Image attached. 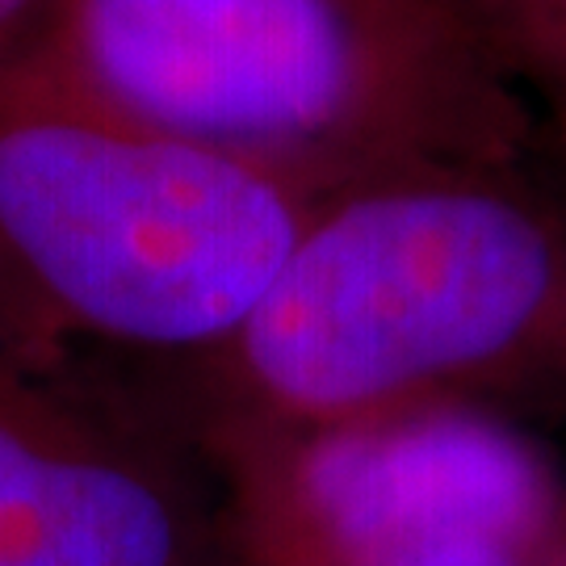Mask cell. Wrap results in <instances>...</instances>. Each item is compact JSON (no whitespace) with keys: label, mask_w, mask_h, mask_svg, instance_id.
<instances>
[{"label":"cell","mask_w":566,"mask_h":566,"mask_svg":"<svg viewBox=\"0 0 566 566\" xmlns=\"http://www.w3.org/2000/svg\"><path fill=\"white\" fill-rule=\"evenodd\" d=\"M39 4H51V0H0V30H9L21 18H30Z\"/></svg>","instance_id":"9c48e42d"},{"label":"cell","mask_w":566,"mask_h":566,"mask_svg":"<svg viewBox=\"0 0 566 566\" xmlns=\"http://www.w3.org/2000/svg\"><path fill=\"white\" fill-rule=\"evenodd\" d=\"M63 93L327 189L512 168L533 109L465 0H51Z\"/></svg>","instance_id":"6da1fadb"},{"label":"cell","mask_w":566,"mask_h":566,"mask_svg":"<svg viewBox=\"0 0 566 566\" xmlns=\"http://www.w3.org/2000/svg\"><path fill=\"white\" fill-rule=\"evenodd\" d=\"M336 189L114 118L46 81L0 126V240L72 324L227 344Z\"/></svg>","instance_id":"3957f363"},{"label":"cell","mask_w":566,"mask_h":566,"mask_svg":"<svg viewBox=\"0 0 566 566\" xmlns=\"http://www.w3.org/2000/svg\"><path fill=\"white\" fill-rule=\"evenodd\" d=\"M382 566H521L516 546L486 542V537H453V542H432V546L407 549Z\"/></svg>","instance_id":"ba28073f"},{"label":"cell","mask_w":566,"mask_h":566,"mask_svg":"<svg viewBox=\"0 0 566 566\" xmlns=\"http://www.w3.org/2000/svg\"><path fill=\"white\" fill-rule=\"evenodd\" d=\"M306 441L566 361V227L512 168H407L336 189L227 340Z\"/></svg>","instance_id":"7a4b0ae2"},{"label":"cell","mask_w":566,"mask_h":566,"mask_svg":"<svg viewBox=\"0 0 566 566\" xmlns=\"http://www.w3.org/2000/svg\"><path fill=\"white\" fill-rule=\"evenodd\" d=\"M294 491L336 566H382L453 537L516 546L546 516V479L528 449L432 407L311 437Z\"/></svg>","instance_id":"277c9868"},{"label":"cell","mask_w":566,"mask_h":566,"mask_svg":"<svg viewBox=\"0 0 566 566\" xmlns=\"http://www.w3.org/2000/svg\"><path fill=\"white\" fill-rule=\"evenodd\" d=\"M495 42L566 39V0H465Z\"/></svg>","instance_id":"52a82bcc"},{"label":"cell","mask_w":566,"mask_h":566,"mask_svg":"<svg viewBox=\"0 0 566 566\" xmlns=\"http://www.w3.org/2000/svg\"><path fill=\"white\" fill-rule=\"evenodd\" d=\"M516 81L546 105L566 135V39H507L500 42Z\"/></svg>","instance_id":"8992f818"},{"label":"cell","mask_w":566,"mask_h":566,"mask_svg":"<svg viewBox=\"0 0 566 566\" xmlns=\"http://www.w3.org/2000/svg\"><path fill=\"white\" fill-rule=\"evenodd\" d=\"M193 563V533L160 479L0 420V566Z\"/></svg>","instance_id":"5b68a950"}]
</instances>
